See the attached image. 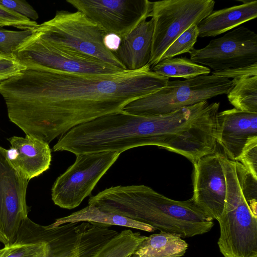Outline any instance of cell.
Instances as JSON below:
<instances>
[{
	"mask_svg": "<svg viewBox=\"0 0 257 257\" xmlns=\"http://www.w3.org/2000/svg\"><path fill=\"white\" fill-rule=\"evenodd\" d=\"M35 33L46 41L125 70L114 52L105 47L103 39L106 34L78 11H57L52 19L38 24L35 29Z\"/></svg>",
	"mask_w": 257,
	"mask_h": 257,
	"instance_id": "cell-5",
	"label": "cell"
},
{
	"mask_svg": "<svg viewBox=\"0 0 257 257\" xmlns=\"http://www.w3.org/2000/svg\"><path fill=\"white\" fill-rule=\"evenodd\" d=\"M38 25L36 21L0 6V27L12 26L24 30L35 29Z\"/></svg>",
	"mask_w": 257,
	"mask_h": 257,
	"instance_id": "cell-25",
	"label": "cell"
},
{
	"mask_svg": "<svg viewBox=\"0 0 257 257\" xmlns=\"http://www.w3.org/2000/svg\"><path fill=\"white\" fill-rule=\"evenodd\" d=\"M8 140L11 144L8 158L23 177L29 181L49 169L52 156L48 143L28 135Z\"/></svg>",
	"mask_w": 257,
	"mask_h": 257,
	"instance_id": "cell-14",
	"label": "cell"
},
{
	"mask_svg": "<svg viewBox=\"0 0 257 257\" xmlns=\"http://www.w3.org/2000/svg\"><path fill=\"white\" fill-rule=\"evenodd\" d=\"M103 42L108 50L114 52L118 48L120 38L113 34H106L103 39Z\"/></svg>",
	"mask_w": 257,
	"mask_h": 257,
	"instance_id": "cell-30",
	"label": "cell"
},
{
	"mask_svg": "<svg viewBox=\"0 0 257 257\" xmlns=\"http://www.w3.org/2000/svg\"><path fill=\"white\" fill-rule=\"evenodd\" d=\"M213 0H163L153 2L154 23L149 65H156L171 44L192 25H197L212 11Z\"/></svg>",
	"mask_w": 257,
	"mask_h": 257,
	"instance_id": "cell-7",
	"label": "cell"
},
{
	"mask_svg": "<svg viewBox=\"0 0 257 257\" xmlns=\"http://www.w3.org/2000/svg\"><path fill=\"white\" fill-rule=\"evenodd\" d=\"M120 154L103 152L76 155L74 163L56 179L52 186L51 197L54 203L67 209L78 206L91 195Z\"/></svg>",
	"mask_w": 257,
	"mask_h": 257,
	"instance_id": "cell-8",
	"label": "cell"
},
{
	"mask_svg": "<svg viewBox=\"0 0 257 257\" xmlns=\"http://www.w3.org/2000/svg\"><path fill=\"white\" fill-rule=\"evenodd\" d=\"M222 155L216 152L193 164V195L196 205L208 216L217 221L226 196V179Z\"/></svg>",
	"mask_w": 257,
	"mask_h": 257,
	"instance_id": "cell-12",
	"label": "cell"
},
{
	"mask_svg": "<svg viewBox=\"0 0 257 257\" xmlns=\"http://www.w3.org/2000/svg\"><path fill=\"white\" fill-rule=\"evenodd\" d=\"M151 69L155 73L169 78L180 77L189 79L210 73V68L196 63L186 57L165 59Z\"/></svg>",
	"mask_w": 257,
	"mask_h": 257,
	"instance_id": "cell-20",
	"label": "cell"
},
{
	"mask_svg": "<svg viewBox=\"0 0 257 257\" xmlns=\"http://www.w3.org/2000/svg\"><path fill=\"white\" fill-rule=\"evenodd\" d=\"M27 69L15 56L0 58V82L17 75Z\"/></svg>",
	"mask_w": 257,
	"mask_h": 257,
	"instance_id": "cell-28",
	"label": "cell"
},
{
	"mask_svg": "<svg viewBox=\"0 0 257 257\" xmlns=\"http://www.w3.org/2000/svg\"><path fill=\"white\" fill-rule=\"evenodd\" d=\"M29 180L10 161L0 146V242L13 244L22 221L28 217L26 192Z\"/></svg>",
	"mask_w": 257,
	"mask_h": 257,
	"instance_id": "cell-11",
	"label": "cell"
},
{
	"mask_svg": "<svg viewBox=\"0 0 257 257\" xmlns=\"http://www.w3.org/2000/svg\"><path fill=\"white\" fill-rule=\"evenodd\" d=\"M34 30L27 29L17 31L0 27V51L14 56L16 48L34 33Z\"/></svg>",
	"mask_w": 257,
	"mask_h": 257,
	"instance_id": "cell-24",
	"label": "cell"
},
{
	"mask_svg": "<svg viewBox=\"0 0 257 257\" xmlns=\"http://www.w3.org/2000/svg\"><path fill=\"white\" fill-rule=\"evenodd\" d=\"M87 222L106 225H118L132 228L147 232H154L156 229L144 223L116 214L105 212L96 207L88 205L77 211L61 218H57L50 227L68 223Z\"/></svg>",
	"mask_w": 257,
	"mask_h": 257,
	"instance_id": "cell-17",
	"label": "cell"
},
{
	"mask_svg": "<svg viewBox=\"0 0 257 257\" xmlns=\"http://www.w3.org/2000/svg\"><path fill=\"white\" fill-rule=\"evenodd\" d=\"M106 34L120 38L151 16L153 2L148 0H67Z\"/></svg>",
	"mask_w": 257,
	"mask_h": 257,
	"instance_id": "cell-10",
	"label": "cell"
},
{
	"mask_svg": "<svg viewBox=\"0 0 257 257\" xmlns=\"http://www.w3.org/2000/svg\"><path fill=\"white\" fill-rule=\"evenodd\" d=\"M188 247L180 235L160 231L147 236L131 257H181Z\"/></svg>",
	"mask_w": 257,
	"mask_h": 257,
	"instance_id": "cell-18",
	"label": "cell"
},
{
	"mask_svg": "<svg viewBox=\"0 0 257 257\" xmlns=\"http://www.w3.org/2000/svg\"><path fill=\"white\" fill-rule=\"evenodd\" d=\"M233 86L227 94L235 108L257 112V75H245L231 79Z\"/></svg>",
	"mask_w": 257,
	"mask_h": 257,
	"instance_id": "cell-19",
	"label": "cell"
},
{
	"mask_svg": "<svg viewBox=\"0 0 257 257\" xmlns=\"http://www.w3.org/2000/svg\"><path fill=\"white\" fill-rule=\"evenodd\" d=\"M212 74L233 79L245 75H257V63L250 66L225 70L213 71Z\"/></svg>",
	"mask_w": 257,
	"mask_h": 257,
	"instance_id": "cell-29",
	"label": "cell"
},
{
	"mask_svg": "<svg viewBox=\"0 0 257 257\" xmlns=\"http://www.w3.org/2000/svg\"><path fill=\"white\" fill-rule=\"evenodd\" d=\"M154 30L153 21H142L128 34L120 38L114 53L126 70H136L149 64Z\"/></svg>",
	"mask_w": 257,
	"mask_h": 257,
	"instance_id": "cell-15",
	"label": "cell"
},
{
	"mask_svg": "<svg viewBox=\"0 0 257 257\" xmlns=\"http://www.w3.org/2000/svg\"><path fill=\"white\" fill-rule=\"evenodd\" d=\"M190 60L214 71L233 69L257 63V35L244 26L211 40L205 47L194 49Z\"/></svg>",
	"mask_w": 257,
	"mask_h": 257,
	"instance_id": "cell-9",
	"label": "cell"
},
{
	"mask_svg": "<svg viewBox=\"0 0 257 257\" xmlns=\"http://www.w3.org/2000/svg\"><path fill=\"white\" fill-rule=\"evenodd\" d=\"M217 122V143L229 160L237 161L247 141L257 137V112L227 109L218 113Z\"/></svg>",
	"mask_w": 257,
	"mask_h": 257,
	"instance_id": "cell-13",
	"label": "cell"
},
{
	"mask_svg": "<svg viewBox=\"0 0 257 257\" xmlns=\"http://www.w3.org/2000/svg\"><path fill=\"white\" fill-rule=\"evenodd\" d=\"M11 56H14L8 55V54H5L0 51V58H6V57H11Z\"/></svg>",
	"mask_w": 257,
	"mask_h": 257,
	"instance_id": "cell-31",
	"label": "cell"
},
{
	"mask_svg": "<svg viewBox=\"0 0 257 257\" xmlns=\"http://www.w3.org/2000/svg\"><path fill=\"white\" fill-rule=\"evenodd\" d=\"M169 80L149 64L106 74L26 69L1 81L0 94L11 122L26 135L49 143L75 126L122 111Z\"/></svg>",
	"mask_w": 257,
	"mask_h": 257,
	"instance_id": "cell-1",
	"label": "cell"
},
{
	"mask_svg": "<svg viewBox=\"0 0 257 257\" xmlns=\"http://www.w3.org/2000/svg\"><path fill=\"white\" fill-rule=\"evenodd\" d=\"M232 86L231 79L212 74L184 80H169L157 92L128 103L122 111L145 116L168 114L227 94Z\"/></svg>",
	"mask_w": 257,
	"mask_h": 257,
	"instance_id": "cell-4",
	"label": "cell"
},
{
	"mask_svg": "<svg viewBox=\"0 0 257 257\" xmlns=\"http://www.w3.org/2000/svg\"><path fill=\"white\" fill-rule=\"evenodd\" d=\"M147 236L125 229L105 243L92 257H131Z\"/></svg>",
	"mask_w": 257,
	"mask_h": 257,
	"instance_id": "cell-21",
	"label": "cell"
},
{
	"mask_svg": "<svg viewBox=\"0 0 257 257\" xmlns=\"http://www.w3.org/2000/svg\"><path fill=\"white\" fill-rule=\"evenodd\" d=\"M0 6L32 21H35L39 18L37 12L25 1L0 0Z\"/></svg>",
	"mask_w": 257,
	"mask_h": 257,
	"instance_id": "cell-27",
	"label": "cell"
},
{
	"mask_svg": "<svg viewBox=\"0 0 257 257\" xmlns=\"http://www.w3.org/2000/svg\"><path fill=\"white\" fill-rule=\"evenodd\" d=\"M198 37L197 25H191L171 44L162 55L160 61L182 54L190 53L194 49Z\"/></svg>",
	"mask_w": 257,
	"mask_h": 257,
	"instance_id": "cell-22",
	"label": "cell"
},
{
	"mask_svg": "<svg viewBox=\"0 0 257 257\" xmlns=\"http://www.w3.org/2000/svg\"><path fill=\"white\" fill-rule=\"evenodd\" d=\"M88 205L146 223L160 231L178 234L182 238L206 233L214 224L192 198L173 200L144 185L106 188L91 196Z\"/></svg>",
	"mask_w": 257,
	"mask_h": 257,
	"instance_id": "cell-2",
	"label": "cell"
},
{
	"mask_svg": "<svg viewBox=\"0 0 257 257\" xmlns=\"http://www.w3.org/2000/svg\"><path fill=\"white\" fill-rule=\"evenodd\" d=\"M226 179V196L218 221L217 241L224 257H257V210L252 209L241 191L235 161L222 155Z\"/></svg>",
	"mask_w": 257,
	"mask_h": 257,
	"instance_id": "cell-3",
	"label": "cell"
},
{
	"mask_svg": "<svg viewBox=\"0 0 257 257\" xmlns=\"http://www.w3.org/2000/svg\"><path fill=\"white\" fill-rule=\"evenodd\" d=\"M242 4L212 11L198 25L199 37H215L257 17V1H241Z\"/></svg>",
	"mask_w": 257,
	"mask_h": 257,
	"instance_id": "cell-16",
	"label": "cell"
},
{
	"mask_svg": "<svg viewBox=\"0 0 257 257\" xmlns=\"http://www.w3.org/2000/svg\"><path fill=\"white\" fill-rule=\"evenodd\" d=\"M27 69H54L85 74H113L122 70L89 55L46 41L34 33L16 49Z\"/></svg>",
	"mask_w": 257,
	"mask_h": 257,
	"instance_id": "cell-6",
	"label": "cell"
},
{
	"mask_svg": "<svg viewBox=\"0 0 257 257\" xmlns=\"http://www.w3.org/2000/svg\"><path fill=\"white\" fill-rule=\"evenodd\" d=\"M235 172L241 191L249 206L257 210V178L239 162L235 161Z\"/></svg>",
	"mask_w": 257,
	"mask_h": 257,
	"instance_id": "cell-23",
	"label": "cell"
},
{
	"mask_svg": "<svg viewBox=\"0 0 257 257\" xmlns=\"http://www.w3.org/2000/svg\"><path fill=\"white\" fill-rule=\"evenodd\" d=\"M237 161L257 178V137H251L247 141Z\"/></svg>",
	"mask_w": 257,
	"mask_h": 257,
	"instance_id": "cell-26",
	"label": "cell"
}]
</instances>
